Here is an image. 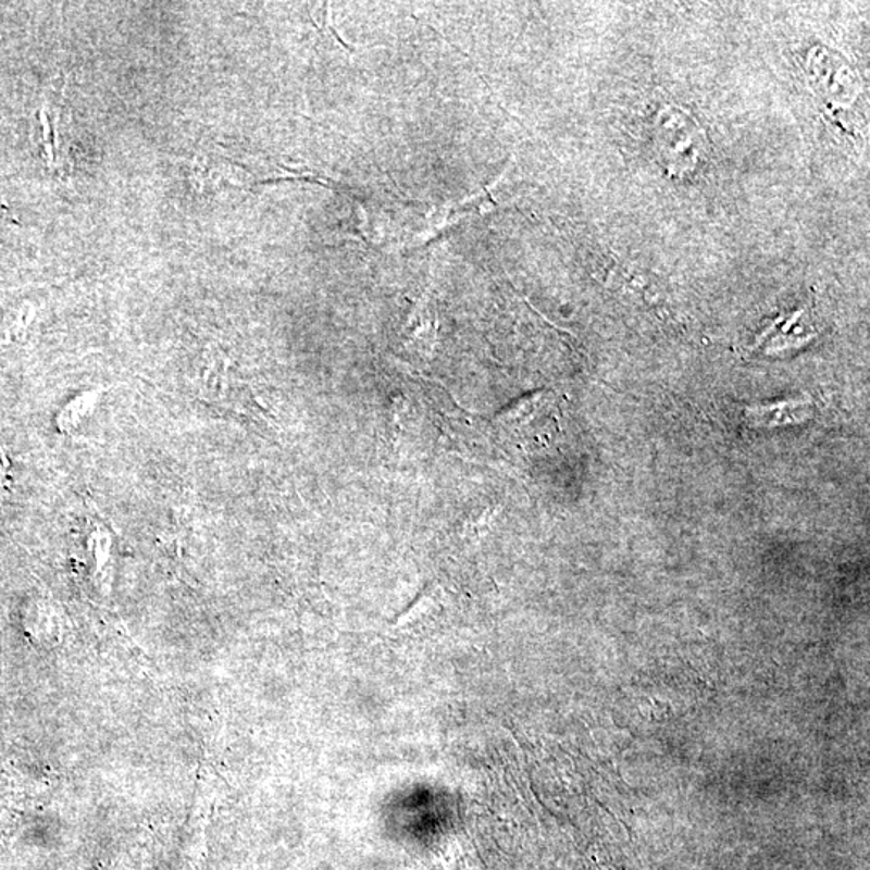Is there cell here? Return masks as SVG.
Masks as SVG:
<instances>
[{
    "label": "cell",
    "mask_w": 870,
    "mask_h": 870,
    "mask_svg": "<svg viewBox=\"0 0 870 870\" xmlns=\"http://www.w3.org/2000/svg\"><path fill=\"white\" fill-rule=\"evenodd\" d=\"M751 426L772 427L779 424L798 423L811 418V405L806 401H782L771 407H756L746 410Z\"/></svg>",
    "instance_id": "1"
},
{
    "label": "cell",
    "mask_w": 870,
    "mask_h": 870,
    "mask_svg": "<svg viewBox=\"0 0 870 870\" xmlns=\"http://www.w3.org/2000/svg\"><path fill=\"white\" fill-rule=\"evenodd\" d=\"M408 327H410L408 339H410L411 346H417L420 351L431 350L435 336H437V314H435L433 304L427 300H421L414 313L411 314Z\"/></svg>",
    "instance_id": "2"
},
{
    "label": "cell",
    "mask_w": 870,
    "mask_h": 870,
    "mask_svg": "<svg viewBox=\"0 0 870 870\" xmlns=\"http://www.w3.org/2000/svg\"><path fill=\"white\" fill-rule=\"evenodd\" d=\"M490 206H494L490 189H482L476 196L468 197L463 202L458 203V206L451 210L450 215L455 216V220H458V217L470 215V213H485L490 209Z\"/></svg>",
    "instance_id": "3"
},
{
    "label": "cell",
    "mask_w": 870,
    "mask_h": 870,
    "mask_svg": "<svg viewBox=\"0 0 870 870\" xmlns=\"http://www.w3.org/2000/svg\"><path fill=\"white\" fill-rule=\"evenodd\" d=\"M9 458H7L5 451L0 445V492H5L7 485H9Z\"/></svg>",
    "instance_id": "4"
}]
</instances>
